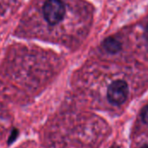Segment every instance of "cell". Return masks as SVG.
Masks as SVG:
<instances>
[{
    "mask_svg": "<svg viewBox=\"0 0 148 148\" xmlns=\"http://www.w3.org/2000/svg\"><path fill=\"white\" fill-rule=\"evenodd\" d=\"M65 15V5L61 0H48L43 6V16L46 21L55 25L62 20Z\"/></svg>",
    "mask_w": 148,
    "mask_h": 148,
    "instance_id": "6da1fadb",
    "label": "cell"
},
{
    "mask_svg": "<svg viewBox=\"0 0 148 148\" xmlns=\"http://www.w3.org/2000/svg\"><path fill=\"white\" fill-rule=\"evenodd\" d=\"M108 99L114 105L123 104L128 95V86L125 81L117 80L112 82L108 88Z\"/></svg>",
    "mask_w": 148,
    "mask_h": 148,
    "instance_id": "7a4b0ae2",
    "label": "cell"
},
{
    "mask_svg": "<svg viewBox=\"0 0 148 148\" xmlns=\"http://www.w3.org/2000/svg\"><path fill=\"white\" fill-rule=\"evenodd\" d=\"M103 48L108 53L115 54V53H117V52H119L121 50V42L117 39L110 36V37H108L107 39L104 40V42H103Z\"/></svg>",
    "mask_w": 148,
    "mask_h": 148,
    "instance_id": "3957f363",
    "label": "cell"
},
{
    "mask_svg": "<svg viewBox=\"0 0 148 148\" xmlns=\"http://www.w3.org/2000/svg\"><path fill=\"white\" fill-rule=\"evenodd\" d=\"M140 114H141V118H142L143 122L148 125V105L145 106V107L142 108Z\"/></svg>",
    "mask_w": 148,
    "mask_h": 148,
    "instance_id": "277c9868",
    "label": "cell"
},
{
    "mask_svg": "<svg viewBox=\"0 0 148 148\" xmlns=\"http://www.w3.org/2000/svg\"><path fill=\"white\" fill-rule=\"evenodd\" d=\"M141 148H148V145H145V146H143Z\"/></svg>",
    "mask_w": 148,
    "mask_h": 148,
    "instance_id": "5b68a950",
    "label": "cell"
},
{
    "mask_svg": "<svg viewBox=\"0 0 148 148\" xmlns=\"http://www.w3.org/2000/svg\"><path fill=\"white\" fill-rule=\"evenodd\" d=\"M147 34H148V26H147Z\"/></svg>",
    "mask_w": 148,
    "mask_h": 148,
    "instance_id": "8992f818",
    "label": "cell"
}]
</instances>
